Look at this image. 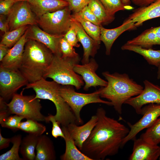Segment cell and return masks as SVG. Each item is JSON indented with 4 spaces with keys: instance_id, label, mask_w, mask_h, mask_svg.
<instances>
[{
    "instance_id": "d6986e66",
    "label": "cell",
    "mask_w": 160,
    "mask_h": 160,
    "mask_svg": "<svg viewBox=\"0 0 160 160\" xmlns=\"http://www.w3.org/2000/svg\"><path fill=\"white\" fill-rule=\"evenodd\" d=\"M135 23L131 20L126 19L123 24L116 28L108 29L100 27V40L104 44L105 53L109 55L112 45L117 38L124 32L135 29Z\"/></svg>"
},
{
    "instance_id": "7a4b0ae2",
    "label": "cell",
    "mask_w": 160,
    "mask_h": 160,
    "mask_svg": "<svg viewBox=\"0 0 160 160\" xmlns=\"http://www.w3.org/2000/svg\"><path fill=\"white\" fill-rule=\"evenodd\" d=\"M102 74L108 83L99 89L100 97L109 100L115 111L121 114L122 105L130 98L140 94L144 88L125 73L111 74L105 71Z\"/></svg>"
},
{
    "instance_id": "8fae6325",
    "label": "cell",
    "mask_w": 160,
    "mask_h": 160,
    "mask_svg": "<svg viewBox=\"0 0 160 160\" xmlns=\"http://www.w3.org/2000/svg\"><path fill=\"white\" fill-rule=\"evenodd\" d=\"M142 117L137 122L132 124L128 123L130 130L123 140L121 147L127 142L134 140L140 131L151 127L160 116V104L151 103L142 108Z\"/></svg>"
},
{
    "instance_id": "c3c4849f",
    "label": "cell",
    "mask_w": 160,
    "mask_h": 160,
    "mask_svg": "<svg viewBox=\"0 0 160 160\" xmlns=\"http://www.w3.org/2000/svg\"><path fill=\"white\" fill-rule=\"evenodd\" d=\"M158 67V70L157 72V78L158 79H160V64Z\"/></svg>"
},
{
    "instance_id": "60d3db41",
    "label": "cell",
    "mask_w": 160,
    "mask_h": 160,
    "mask_svg": "<svg viewBox=\"0 0 160 160\" xmlns=\"http://www.w3.org/2000/svg\"><path fill=\"white\" fill-rule=\"evenodd\" d=\"M9 112L7 103L2 97H0V123L10 116Z\"/></svg>"
},
{
    "instance_id": "2e32d148",
    "label": "cell",
    "mask_w": 160,
    "mask_h": 160,
    "mask_svg": "<svg viewBox=\"0 0 160 160\" xmlns=\"http://www.w3.org/2000/svg\"><path fill=\"white\" fill-rule=\"evenodd\" d=\"M28 40L26 31L20 40L9 49L1 62L0 66L9 70H18L21 65L25 44Z\"/></svg>"
},
{
    "instance_id": "ab89813d",
    "label": "cell",
    "mask_w": 160,
    "mask_h": 160,
    "mask_svg": "<svg viewBox=\"0 0 160 160\" xmlns=\"http://www.w3.org/2000/svg\"><path fill=\"white\" fill-rule=\"evenodd\" d=\"M16 2L13 0H0V15H7Z\"/></svg>"
},
{
    "instance_id": "ac0fdd59",
    "label": "cell",
    "mask_w": 160,
    "mask_h": 160,
    "mask_svg": "<svg viewBox=\"0 0 160 160\" xmlns=\"http://www.w3.org/2000/svg\"><path fill=\"white\" fill-rule=\"evenodd\" d=\"M97 119L95 114L92 116L87 122L81 126H79L75 123H71L67 126L75 145L80 151L84 142L88 138L97 124Z\"/></svg>"
},
{
    "instance_id": "44dd1931",
    "label": "cell",
    "mask_w": 160,
    "mask_h": 160,
    "mask_svg": "<svg viewBox=\"0 0 160 160\" xmlns=\"http://www.w3.org/2000/svg\"><path fill=\"white\" fill-rule=\"evenodd\" d=\"M28 1L37 17L68 6V2L64 0H28Z\"/></svg>"
},
{
    "instance_id": "f1b7e54d",
    "label": "cell",
    "mask_w": 160,
    "mask_h": 160,
    "mask_svg": "<svg viewBox=\"0 0 160 160\" xmlns=\"http://www.w3.org/2000/svg\"><path fill=\"white\" fill-rule=\"evenodd\" d=\"M28 26L24 25L4 33L0 44H4L9 48L12 47L25 33Z\"/></svg>"
},
{
    "instance_id": "30bf717a",
    "label": "cell",
    "mask_w": 160,
    "mask_h": 160,
    "mask_svg": "<svg viewBox=\"0 0 160 160\" xmlns=\"http://www.w3.org/2000/svg\"><path fill=\"white\" fill-rule=\"evenodd\" d=\"M7 16L9 31L24 25L37 24L36 16L28 1L16 2Z\"/></svg>"
},
{
    "instance_id": "f546056e",
    "label": "cell",
    "mask_w": 160,
    "mask_h": 160,
    "mask_svg": "<svg viewBox=\"0 0 160 160\" xmlns=\"http://www.w3.org/2000/svg\"><path fill=\"white\" fill-rule=\"evenodd\" d=\"M140 137L149 143L158 145L160 143V118L148 128Z\"/></svg>"
},
{
    "instance_id": "f6af8a7d",
    "label": "cell",
    "mask_w": 160,
    "mask_h": 160,
    "mask_svg": "<svg viewBox=\"0 0 160 160\" xmlns=\"http://www.w3.org/2000/svg\"><path fill=\"white\" fill-rule=\"evenodd\" d=\"M10 48L6 45L0 44V61L1 62L4 57L8 53Z\"/></svg>"
},
{
    "instance_id": "ffe728a7",
    "label": "cell",
    "mask_w": 160,
    "mask_h": 160,
    "mask_svg": "<svg viewBox=\"0 0 160 160\" xmlns=\"http://www.w3.org/2000/svg\"><path fill=\"white\" fill-rule=\"evenodd\" d=\"M160 17V0H156L148 6L135 9L126 19L131 20L136 28L146 21Z\"/></svg>"
},
{
    "instance_id": "52a82bcc",
    "label": "cell",
    "mask_w": 160,
    "mask_h": 160,
    "mask_svg": "<svg viewBox=\"0 0 160 160\" xmlns=\"http://www.w3.org/2000/svg\"><path fill=\"white\" fill-rule=\"evenodd\" d=\"M68 6L46 13L37 17V23L43 30L55 36L63 37L71 26L72 15Z\"/></svg>"
},
{
    "instance_id": "681fc988",
    "label": "cell",
    "mask_w": 160,
    "mask_h": 160,
    "mask_svg": "<svg viewBox=\"0 0 160 160\" xmlns=\"http://www.w3.org/2000/svg\"><path fill=\"white\" fill-rule=\"evenodd\" d=\"M16 2L19 1H28V0H13Z\"/></svg>"
},
{
    "instance_id": "4dcf8cb0",
    "label": "cell",
    "mask_w": 160,
    "mask_h": 160,
    "mask_svg": "<svg viewBox=\"0 0 160 160\" xmlns=\"http://www.w3.org/2000/svg\"><path fill=\"white\" fill-rule=\"evenodd\" d=\"M12 144L11 148L0 156V160H23L19 154L22 137L20 134L15 135L11 138Z\"/></svg>"
},
{
    "instance_id": "d4e9b609",
    "label": "cell",
    "mask_w": 160,
    "mask_h": 160,
    "mask_svg": "<svg viewBox=\"0 0 160 160\" xmlns=\"http://www.w3.org/2000/svg\"><path fill=\"white\" fill-rule=\"evenodd\" d=\"M39 136L28 134L22 138L19 152L23 160H35L36 155L35 150Z\"/></svg>"
},
{
    "instance_id": "83f0119b",
    "label": "cell",
    "mask_w": 160,
    "mask_h": 160,
    "mask_svg": "<svg viewBox=\"0 0 160 160\" xmlns=\"http://www.w3.org/2000/svg\"><path fill=\"white\" fill-rule=\"evenodd\" d=\"M73 18L79 22L87 33L92 39L100 44V27L74 13Z\"/></svg>"
},
{
    "instance_id": "bcb514c9",
    "label": "cell",
    "mask_w": 160,
    "mask_h": 160,
    "mask_svg": "<svg viewBox=\"0 0 160 160\" xmlns=\"http://www.w3.org/2000/svg\"><path fill=\"white\" fill-rule=\"evenodd\" d=\"M154 30L157 39L158 45H160V26L154 27Z\"/></svg>"
},
{
    "instance_id": "3957f363",
    "label": "cell",
    "mask_w": 160,
    "mask_h": 160,
    "mask_svg": "<svg viewBox=\"0 0 160 160\" xmlns=\"http://www.w3.org/2000/svg\"><path fill=\"white\" fill-rule=\"evenodd\" d=\"M54 56L52 51L43 44L28 39L19 70L29 83L35 82L43 78Z\"/></svg>"
},
{
    "instance_id": "7402d4cb",
    "label": "cell",
    "mask_w": 160,
    "mask_h": 160,
    "mask_svg": "<svg viewBox=\"0 0 160 160\" xmlns=\"http://www.w3.org/2000/svg\"><path fill=\"white\" fill-rule=\"evenodd\" d=\"M65 135V149L64 153L60 157L61 160H92L82 152L75 144L74 140L70 135L66 126L62 127Z\"/></svg>"
},
{
    "instance_id": "7c38bea8",
    "label": "cell",
    "mask_w": 160,
    "mask_h": 160,
    "mask_svg": "<svg viewBox=\"0 0 160 160\" xmlns=\"http://www.w3.org/2000/svg\"><path fill=\"white\" fill-rule=\"evenodd\" d=\"M144 88L138 95L132 97L124 104L132 107L136 113L142 114L143 106L151 103L160 104V87L147 80L143 81Z\"/></svg>"
},
{
    "instance_id": "74e56055",
    "label": "cell",
    "mask_w": 160,
    "mask_h": 160,
    "mask_svg": "<svg viewBox=\"0 0 160 160\" xmlns=\"http://www.w3.org/2000/svg\"><path fill=\"white\" fill-rule=\"evenodd\" d=\"M68 3V7L71 11L77 13L88 5L89 0H64Z\"/></svg>"
},
{
    "instance_id": "4fadbf2b",
    "label": "cell",
    "mask_w": 160,
    "mask_h": 160,
    "mask_svg": "<svg viewBox=\"0 0 160 160\" xmlns=\"http://www.w3.org/2000/svg\"><path fill=\"white\" fill-rule=\"evenodd\" d=\"M98 67L97 63L93 58L90 59L87 63L82 65L78 64L75 65L74 71L80 75L84 81V90L87 91L91 87H104L107 85V81L100 78L96 73Z\"/></svg>"
},
{
    "instance_id": "9c48e42d",
    "label": "cell",
    "mask_w": 160,
    "mask_h": 160,
    "mask_svg": "<svg viewBox=\"0 0 160 160\" xmlns=\"http://www.w3.org/2000/svg\"><path fill=\"white\" fill-rule=\"evenodd\" d=\"M28 83L19 70H9L0 66V94L5 100L12 98L21 87Z\"/></svg>"
},
{
    "instance_id": "b9f144b4",
    "label": "cell",
    "mask_w": 160,
    "mask_h": 160,
    "mask_svg": "<svg viewBox=\"0 0 160 160\" xmlns=\"http://www.w3.org/2000/svg\"><path fill=\"white\" fill-rule=\"evenodd\" d=\"M6 15H0V30L4 33L9 31V26Z\"/></svg>"
},
{
    "instance_id": "f907efd6",
    "label": "cell",
    "mask_w": 160,
    "mask_h": 160,
    "mask_svg": "<svg viewBox=\"0 0 160 160\" xmlns=\"http://www.w3.org/2000/svg\"><path fill=\"white\" fill-rule=\"evenodd\" d=\"M159 159L160 160V156L159 157Z\"/></svg>"
},
{
    "instance_id": "603a6c76",
    "label": "cell",
    "mask_w": 160,
    "mask_h": 160,
    "mask_svg": "<svg viewBox=\"0 0 160 160\" xmlns=\"http://www.w3.org/2000/svg\"><path fill=\"white\" fill-rule=\"evenodd\" d=\"M35 160H55L56 155L54 143L50 138L45 135L39 136L36 147Z\"/></svg>"
},
{
    "instance_id": "ba28073f",
    "label": "cell",
    "mask_w": 160,
    "mask_h": 160,
    "mask_svg": "<svg viewBox=\"0 0 160 160\" xmlns=\"http://www.w3.org/2000/svg\"><path fill=\"white\" fill-rule=\"evenodd\" d=\"M23 90L20 94H15L11 101L7 103L11 114L17 115L27 119L45 122L46 116L41 113L42 106L39 99H34V95H24Z\"/></svg>"
},
{
    "instance_id": "d6a6232c",
    "label": "cell",
    "mask_w": 160,
    "mask_h": 160,
    "mask_svg": "<svg viewBox=\"0 0 160 160\" xmlns=\"http://www.w3.org/2000/svg\"><path fill=\"white\" fill-rule=\"evenodd\" d=\"M107 12L114 16L115 13L120 10H130L134 8L131 5L124 4L121 0H99Z\"/></svg>"
},
{
    "instance_id": "ee69618b",
    "label": "cell",
    "mask_w": 160,
    "mask_h": 160,
    "mask_svg": "<svg viewBox=\"0 0 160 160\" xmlns=\"http://www.w3.org/2000/svg\"><path fill=\"white\" fill-rule=\"evenodd\" d=\"M156 0H131L134 4L140 7L147 6Z\"/></svg>"
},
{
    "instance_id": "5bb4252c",
    "label": "cell",
    "mask_w": 160,
    "mask_h": 160,
    "mask_svg": "<svg viewBox=\"0 0 160 160\" xmlns=\"http://www.w3.org/2000/svg\"><path fill=\"white\" fill-rule=\"evenodd\" d=\"M63 37L50 35L43 30L37 24L29 25L26 30V38L28 39L35 40L43 44L54 55H62L60 41Z\"/></svg>"
},
{
    "instance_id": "cb8c5ba5",
    "label": "cell",
    "mask_w": 160,
    "mask_h": 160,
    "mask_svg": "<svg viewBox=\"0 0 160 160\" xmlns=\"http://www.w3.org/2000/svg\"><path fill=\"white\" fill-rule=\"evenodd\" d=\"M122 50L133 51L142 55L150 65L158 67L160 64V49L153 50L126 43L121 47Z\"/></svg>"
},
{
    "instance_id": "4316f807",
    "label": "cell",
    "mask_w": 160,
    "mask_h": 160,
    "mask_svg": "<svg viewBox=\"0 0 160 160\" xmlns=\"http://www.w3.org/2000/svg\"><path fill=\"white\" fill-rule=\"evenodd\" d=\"M87 6L102 25H108L114 20V16L107 12L99 0H89Z\"/></svg>"
},
{
    "instance_id": "5b68a950",
    "label": "cell",
    "mask_w": 160,
    "mask_h": 160,
    "mask_svg": "<svg viewBox=\"0 0 160 160\" xmlns=\"http://www.w3.org/2000/svg\"><path fill=\"white\" fill-rule=\"evenodd\" d=\"M80 60L79 56L73 57H63L59 55H54L52 62L43 78H50L63 85H71L77 89L84 84L82 77L74 71L75 65Z\"/></svg>"
},
{
    "instance_id": "9a60e30c",
    "label": "cell",
    "mask_w": 160,
    "mask_h": 160,
    "mask_svg": "<svg viewBox=\"0 0 160 160\" xmlns=\"http://www.w3.org/2000/svg\"><path fill=\"white\" fill-rule=\"evenodd\" d=\"M130 160H156L160 156V146L149 143L140 137L134 140Z\"/></svg>"
},
{
    "instance_id": "7bdbcfd3",
    "label": "cell",
    "mask_w": 160,
    "mask_h": 160,
    "mask_svg": "<svg viewBox=\"0 0 160 160\" xmlns=\"http://www.w3.org/2000/svg\"><path fill=\"white\" fill-rule=\"evenodd\" d=\"M0 129V150L7 148L9 147L10 143H11V139L10 138H5L3 137Z\"/></svg>"
},
{
    "instance_id": "484cf974",
    "label": "cell",
    "mask_w": 160,
    "mask_h": 160,
    "mask_svg": "<svg viewBox=\"0 0 160 160\" xmlns=\"http://www.w3.org/2000/svg\"><path fill=\"white\" fill-rule=\"evenodd\" d=\"M126 43L147 49L151 48L153 46L158 45L154 27L146 30L137 36L128 41Z\"/></svg>"
},
{
    "instance_id": "7dc6e473",
    "label": "cell",
    "mask_w": 160,
    "mask_h": 160,
    "mask_svg": "<svg viewBox=\"0 0 160 160\" xmlns=\"http://www.w3.org/2000/svg\"><path fill=\"white\" fill-rule=\"evenodd\" d=\"M123 3L126 5H130L131 0H121Z\"/></svg>"
},
{
    "instance_id": "8d00e7d4",
    "label": "cell",
    "mask_w": 160,
    "mask_h": 160,
    "mask_svg": "<svg viewBox=\"0 0 160 160\" xmlns=\"http://www.w3.org/2000/svg\"><path fill=\"white\" fill-rule=\"evenodd\" d=\"M52 123V127L51 132L52 136L55 138L58 137H61L63 138H65V135L62 131L60 126L58 122L55 119L54 115L49 114L46 117V121L47 123Z\"/></svg>"
},
{
    "instance_id": "e0dca14e",
    "label": "cell",
    "mask_w": 160,
    "mask_h": 160,
    "mask_svg": "<svg viewBox=\"0 0 160 160\" xmlns=\"http://www.w3.org/2000/svg\"><path fill=\"white\" fill-rule=\"evenodd\" d=\"M71 24L76 29L78 41L83 48L84 54L81 63L82 64L87 63L89 61L90 56L94 57L99 48L100 44L91 37L85 32L80 23L72 18Z\"/></svg>"
},
{
    "instance_id": "d590c367",
    "label": "cell",
    "mask_w": 160,
    "mask_h": 160,
    "mask_svg": "<svg viewBox=\"0 0 160 160\" xmlns=\"http://www.w3.org/2000/svg\"><path fill=\"white\" fill-rule=\"evenodd\" d=\"M73 13L94 24L100 26H102L97 18L88 6L85 7L79 12Z\"/></svg>"
},
{
    "instance_id": "836d02e7",
    "label": "cell",
    "mask_w": 160,
    "mask_h": 160,
    "mask_svg": "<svg viewBox=\"0 0 160 160\" xmlns=\"http://www.w3.org/2000/svg\"><path fill=\"white\" fill-rule=\"evenodd\" d=\"M60 47L63 57H73L79 56L73 47L68 42L64 36L60 39Z\"/></svg>"
},
{
    "instance_id": "277c9868",
    "label": "cell",
    "mask_w": 160,
    "mask_h": 160,
    "mask_svg": "<svg viewBox=\"0 0 160 160\" xmlns=\"http://www.w3.org/2000/svg\"><path fill=\"white\" fill-rule=\"evenodd\" d=\"M61 86L53 81H48L42 78L35 82L29 83L23 90L32 89L36 94L34 99L48 100L52 102L56 109L54 117L62 127H67L71 123L78 125L72 110L60 94Z\"/></svg>"
},
{
    "instance_id": "f35d334b",
    "label": "cell",
    "mask_w": 160,
    "mask_h": 160,
    "mask_svg": "<svg viewBox=\"0 0 160 160\" xmlns=\"http://www.w3.org/2000/svg\"><path fill=\"white\" fill-rule=\"evenodd\" d=\"M64 37L73 47H79L80 44L78 43L79 41L77 37V31L76 28L72 24L71 27Z\"/></svg>"
},
{
    "instance_id": "1f68e13d",
    "label": "cell",
    "mask_w": 160,
    "mask_h": 160,
    "mask_svg": "<svg viewBox=\"0 0 160 160\" xmlns=\"http://www.w3.org/2000/svg\"><path fill=\"white\" fill-rule=\"evenodd\" d=\"M38 121L33 119H27L26 121L20 122L19 129L29 134L38 136L41 135L45 132L46 128Z\"/></svg>"
},
{
    "instance_id": "6da1fadb",
    "label": "cell",
    "mask_w": 160,
    "mask_h": 160,
    "mask_svg": "<svg viewBox=\"0 0 160 160\" xmlns=\"http://www.w3.org/2000/svg\"><path fill=\"white\" fill-rule=\"evenodd\" d=\"M97 121L80 151L92 160H103L117 154L129 130L124 124L107 116L102 108L97 110Z\"/></svg>"
},
{
    "instance_id": "8992f818",
    "label": "cell",
    "mask_w": 160,
    "mask_h": 160,
    "mask_svg": "<svg viewBox=\"0 0 160 160\" xmlns=\"http://www.w3.org/2000/svg\"><path fill=\"white\" fill-rule=\"evenodd\" d=\"M60 93L72 110L76 119L77 124H82L83 121L81 118L80 112L85 105L92 103H102L112 106L111 103L102 100L99 89L92 93L85 94L75 91L73 86H61Z\"/></svg>"
},
{
    "instance_id": "e575fe53",
    "label": "cell",
    "mask_w": 160,
    "mask_h": 160,
    "mask_svg": "<svg viewBox=\"0 0 160 160\" xmlns=\"http://www.w3.org/2000/svg\"><path fill=\"white\" fill-rule=\"evenodd\" d=\"M25 119L24 117L17 115L10 116L0 123L3 127L11 129L13 131H17L19 129V127L21 120Z\"/></svg>"
}]
</instances>
